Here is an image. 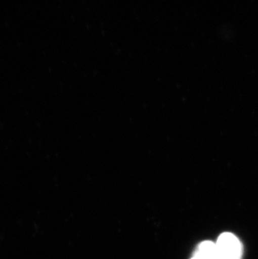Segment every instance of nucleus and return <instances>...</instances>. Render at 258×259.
<instances>
[{"instance_id":"f257e3e1","label":"nucleus","mask_w":258,"mask_h":259,"mask_svg":"<svg viewBox=\"0 0 258 259\" xmlns=\"http://www.w3.org/2000/svg\"><path fill=\"white\" fill-rule=\"evenodd\" d=\"M241 245L238 238L230 232L220 236L216 242V259H240Z\"/></svg>"},{"instance_id":"f03ea898","label":"nucleus","mask_w":258,"mask_h":259,"mask_svg":"<svg viewBox=\"0 0 258 259\" xmlns=\"http://www.w3.org/2000/svg\"><path fill=\"white\" fill-rule=\"evenodd\" d=\"M191 259H216V242L205 241L200 243Z\"/></svg>"}]
</instances>
